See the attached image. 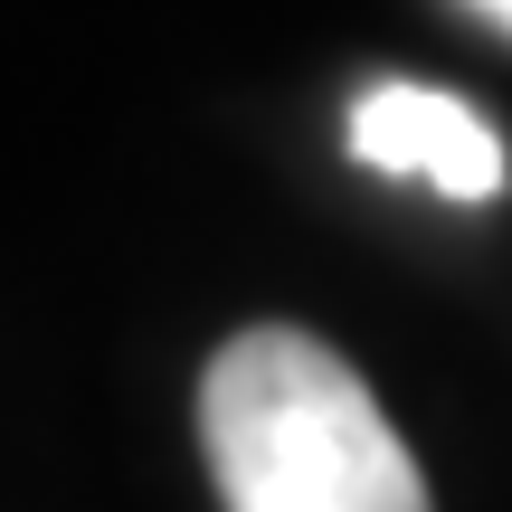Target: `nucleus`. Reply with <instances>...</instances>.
<instances>
[{"label":"nucleus","mask_w":512,"mask_h":512,"mask_svg":"<svg viewBox=\"0 0 512 512\" xmlns=\"http://www.w3.org/2000/svg\"><path fill=\"white\" fill-rule=\"evenodd\" d=\"M219 512H437L370 380L304 323H247L200 370Z\"/></svg>","instance_id":"nucleus-1"},{"label":"nucleus","mask_w":512,"mask_h":512,"mask_svg":"<svg viewBox=\"0 0 512 512\" xmlns=\"http://www.w3.org/2000/svg\"><path fill=\"white\" fill-rule=\"evenodd\" d=\"M351 152H361L370 171H389V181H427L437 200H456V209H484V200L512 190L503 133L484 124L465 95L418 86V76L361 86V105H351Z\"/></svg>","instance_id":"nucleus-2"},{"label":"nucleus","mask_w":512,"mask_h":512,"mask_svg":"<svg viewBox=\"0 0 512 512\" xmlns=\"http://www.w3.org/2000/svg\"><path fill=\"white\" fill-rule=\"evenodd\" d=\"M475 10H484V19H494V29H503V38H512V0H475Z\"/></svg>","instance_id":"nucleus-3"}]
</instances>
